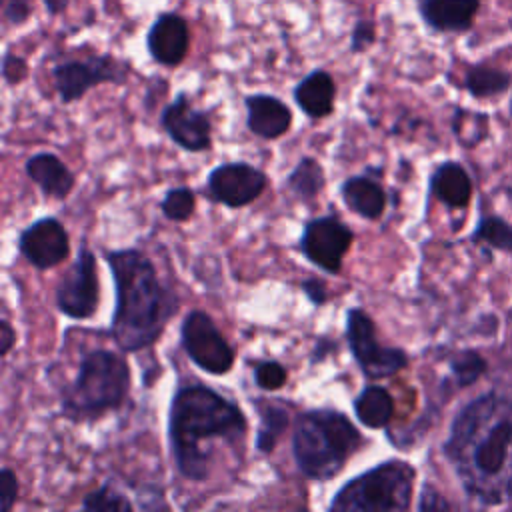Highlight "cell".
<instances>
[{
	"mask_svg": "<svg viewBox=\"0 0 512 512\" xmlns=\"http://www.w3.org/2000/svg\"><path fill=\"white\" fill-rule=\"evenodd\" d=\"M336 100V82L326 70H312L294 86V102L312 120L332 114Z\"/></svg>",
	"mask_w": 512,
	"mask_h": 512,
	"instance_id": "obj_18",
	"label": "cell"
},
{
	"mask_svg": "<svg viewBox=\"0 0 512 512\" xmlns=\"http://www.w3.org/2000/svg\"><path fill=\"white\" fill-rule=\"evenodd\" d=\"M326 186V172L312 156H302L286 178V188L302 202H312Z\"/></svg>",
	"mask_w": 512,
	"mask_h": 512,
	"instance_id": "obj_24",
	"label": "cell"
},
{
	"mask_svg": "<svg viewBox=\"0 0 512 512\" xmlns=\"http://www.w3.org/2000/svg\"><path fill=\"white\" fill-rule=\"evenodd\" d=\"M42 2H44L46 10H48L50 14H60V12H64L66 6L70 4V0H42Z\"/></svg>",
	"mask_w": 512,
	"mask_h": 512,
	"instance_id": "obj_38",
	"label": "cell"
},
{
	"mask_svg": "<svg viewBox=\"0 0 512 512\" xmlns=\"http://www.w3.org/2000/svg\"><path fill=\"white\" fill-rule=\"evenodd\" d=\"M244 106L248 130L262 140H276L292 126V110L272 94H250Z\"/></svg>",
	"mask_w": 512,
	"mask_h": 512,
	"instance_id": "obj_16",
	"label": "cell"
},
{
	"mask_svg": "<svg viewBox=\"0 0 512 512\" xmlns=\"http://www.w3.org/2000/svg\"><path fill=\"white\" fill-rule=\"evenodd\" d=\"M354 232L336 214L310 218L300 234V250L308 262L328 274H340Z\"/></svg>",
	"mask_w": 512,
	"mask_h": 512,
	"instance_id": "obj_11",
	"label": "cell"
},
{
	"mask_svg": "<svg viewBox=\"0 0 512 512\" xmlns=\"http://www.w3.org/2000/svg\"><path fill=\"white\" fill-rule=\"evenodd\" d=\"M254 406L258 412V430H256L254 444L258 452L270 454L274 452L282 434L288 430L290 414L282 402L268 400V398H256Z\"/></svg>",
	"mask_w": 512,
	"mask_h": 512,
	"instance_id": "obj_22",
	"label": "cell"
},
{
	"mask_svg": "<svg viewBox=\"0 0 512 512\" xmlns=\"http://www.w3.org/2000/svg\"><path fill=\"white\" fill-rule=\"evenodd\" d=\"M100 304V280L96 256L82 242L74 264L56 286V308L72 320H88Z\"/></svg>",
	"mask_w": 512,
	"mask_h": 512,
	"instance_id": "obj_10",
	"label": "cell"
},
{
	"mask_svg": "<svg viewBox=\"0 0 512 512\" xmlns=\"http://www.w3.org/2000/svg\"><path fill=\"white\" fill-rule=\"evenodd\" d=\"M18 250L36 270H48L70 256V236L58 218L44 216L20 232Z\"/></svg>",
	"mask_w": 512,
	"mask_h": 512,
	"instance_id": "obj_14",
	"label": "cell"
},
{
	"mask_svg": "<svg viewBox=\"0 0 512 512\" xmlns=\"http://www.w3.org/2000/svg\"><path fill=\"white\" fill-rule=\"evenodd\" d=\"M146 46L154 62L168 68L178 66L186 58L190 46V30L186 20L174 12L160 14L148 30Z\"/></svg>",
	"mask_w": 512,
	"mask_h": 512,
	"instance_id": "obj_15",
	"label": "cell"
},
{
	"mask_svg": "<svg viewBox=\"0 0 512 512\" xmlns=\"http://www.w3.org/2000/svg\"><path fill=\"white\" fill-rule=\"evenodd\" d=\"M478 6V0H420V14L438 32H464L472 26Z\"/></svg>",
	"mask_w": 512,
	"mask_h": 512,
	"instance_id": "obj_20",
	"label": "cell"
},
{
	"mask_svg": "<svg viewBox=\"0 0 512 512\" xmlns=\"http://www.w3.org/2000/svg\"><path fill=\"white\" fill-rule=\"evenodd\" d=\"M114 280V312L110 334L122 352H140L158 342L178 312V296L166 288L154 262L138 248L104 254Z\"/></svg>",
	"mask_w": 512,
	"mask_h": 512,
	"instance_id": "obj_2",
	"label": "cell"
},
{
	"mask_svg": "<svg viewBox=\"0 0 512 512\" xmlns=\"http://www.w3.org/2000/svg\"><path fill=\"white\" fill-rule=\"evenodd\" d=\"M196 210V192L188 186L168 188L160 200V212L170 222H186Z\"/></svg>",
	"mask_w": 512,
	"mask_h": 512,
	"instance_id": "obj_26",
	"label": "cell"
},
{
	"mask_svg": "<svg viewBox=\"0 0 512 512\" xmlns=\"http://www.w3.org/2000/svg\"><path fill=\"white\" fill-rule=\"evenodd\" d=\"M268 186L266 174L248 162H226L216 166L204 186V194L226 208L252 204Z\"/></svg>",
	"mask_w": 512,
	"mask_h": 512,
	"instance_id": "obj_12",
	"label": "cell"
},
{
	"mask_svg": "<svg viewBox=\"0 0 512 512\" xmlns=\"http://www.w3.org/2000/svg\"><path fill=\"white\" fill-rule=\"evenodd\" d=\"M26 74H28V66H26L24 58L6 52L4 58H2V76H4V80L8 84H18L26 78Z\"/></svg>",
	"mask_w": 512,
	"mask_h": 512,
	"instance_id": "obj_33",
	"label": "cell"
},
{
	"mask_svg": "<svg viewBox=\"0 0 512 512\" xmlns=\"http://www.w3.org/2000/svg\"><path fill=\"white\" fill-rule=\"evenodd\" d=\"M26 176L42 190L44 196L54 200H64L74 184V172L64 164V160L52 152L32 154L24 164Z\"/></svg>",
	"mask_w": 512,
	"mask_h": 512,
	"instance_id": "obj_17",
	"label": "cell"
},
{
	"mask_svg": "<svg viewBox=\"0 0 512 512\" xmlns=\"http://www.w3.org/2000/svg\"><path fill=\"white\" fill-rule=\"evenodd\" d=\"M464 84L476 98H484L506 90V86L510 84V76L490 66H474L468 70Z\"/></svg>",
	"mask_w": 512,
	"mask_h": 512,
	"instance_id": "obj_25",
	"label": "cell"
},
{
	"mask_svg": "<svg viewBox=\"0 0 512 512\" xmlns=\"http://www.w3.org/2000/svg\"><path fill=\"white\" fill-rule=\"evenodd\" d=\"M130 384L132 372L122 354L90 350L80 358L74 380L62 388V414L72 422L96 420L128 400Z\"/></svg>",
	"mask_w": 512,
	"mask_h": 512,
	"instance_id": "obj_5",
	"label": "cell"
},
{
	"mask_svg": "<svg viewBox=\"0 0 512 512\" xmlns=\"http://www.w3.org/2000/svg\"><path fill=\"white\" fill-rule=\"evenodd\" d=\"M376 40V28L370 20H358L350 34V50L360 54Z\"/></svg>",
	"mask_w": 512,
	"mask_h": 512,
	"instance_id": "obj_32",
	"label": "cell"
},
{
	"mask_svg": "<svg viewBox=\"0 0 512 512\" xmlns=\"http://www.w3.org/2000/svg\"><path fill=\"white\" fill-rule=\"evenodd\" d=\"M510 110H512V104H510Z\"/></svg>",
	"mask_w": 512,
	"mask_h": 512,
	"instance_id": "obj_40",
	"label": "cell"
},
{
	"mask_svg": "<svg viewBox=\"0 0 512 512\" xmlns=\"http://www.w3.org/2000/svg\"><path fill=\"white\" fill-rule=\"evenodd\" d=\"M450 368H452V374H454L456 382L460 386H468L484 372L486 364L476 352L466 350V352H460L456 358H452Z\"/></svg>",
	"mask_w": 512,
	"mask_h": 512,
	"instance_id": "obj_30",
	"label": "cell"
},
{
	"mask_svg": "<svg viewBox=\"0 0 512 512\" xmlns=\"http://www.w3.org/2000/svg\"><path fill=\"white\" fill-rule=\"evenodd\" d=\"M466 492L482 504L512 496V398L486 394L464 406L444 442Z\"/></svg>",
	"mask_w": 512,
	"mask_h": 512,
	"instance_id": "obj_1",
	"label": "cell"
},
{
	"mask_svg": "<svg viewBox=\"0 0 512 512\" xmlns=\"http://www.w3.org/2000/svg\"><path fill=\"white\" fill-rule=\"evenodd\" d=\"M508 200H510V204H512V182L508 184Z\"/></svg>",
	"mask_w": 512,
	"mask_h": 512,
	"instance_id": "obj_39",
	"label": "cell"
},
{
	"mask_svg": "<svg viewBox=\"0 0 512 512\" xmlns=\"http://www.w3.org/2000/svg\"><path fill=\"white\" fill-rule=\"evenodd\" d=\"M414 468L404 460H386L348 480L328 510L338 512H402L410 508Z\"/></svg>",
	"mask_w": 512,
	"mask_h": 512,
	"instance_id": "obj_6",
	"label": "cell"
},
{
	"mask_svg": "<svg viewBox=\"0 0 512 512\" xmlns=\"http://www.w3.org/2000/svg\"><path fill=\"white\" fill-rule=\"evenodd\" d=\"M54 88L64 104L80 100L90 88L98 84H124L128 78V64L112 54L88 56L86 60H66L52 68Z\"/></svg>",
	"mask_w": 512,
	"mask_h": 512,
	"instance_id": "obj_9",
	"label": "cell"
},
{
	"mask_svg": "<svg viewBox=\"0 0 512 512\" xmlns=\"http://www.w3.org/2000/svg\"><path fill=\"white\" fill-rule=\"evenodd\" d=\"M300 288H302L304 296H306L314 306L326 304V300H328V288H326V282H324V280L312 276V278L302 280Z\"/></svg>",
	"mask_w": 512,
	"mask_h": 512,
	"instance_id": "obj_34",
	"label": "cell"
},
{
	"mask_svg": "<svg viewBox=\"0 0 512 512\" xmlns=\"http://www.w3.org/2000/svg\"><path fill=\"white\" fill-rule=\"evenodd\" d=\"M14 344H16V332H14L12 324L6 318H2L0 320V356L2 358L8 356V352L14 348Z\"/></svg>",
	"mask_w": 512,
	"mask_h": 512,
	"instance_id": "obj_36",
	"label": "cell"
},
{
	"mask_svg": "<svg viewBox=\"0 0 512 512\" xmlns=\"http://www.w3.org/2000/svg\"><path fill=\"white\" fill-rule=\"evenodd\" d=\"M346 340L354 362L368 380L394 376L408 366V356L402 348L382 346L376 336V324L362 308L346 310Z\"/></svg>",
	"mask_w": 512,
	"mask_h": 512,
	"instance_id": "obj_7",
	"label": "cell"
},
{
	"mask_svg": "<svg viewBox=\"0 0 512 512\" xmlns=\"http://www.w3.org/2000/svg\"><path fill=\"white\" fill-rule=\"evenodd\" d=\"M20 482L12 468L0 470V512H10L18 500Z\"/></svg>",
	"mask_w": 512,
	"mask_h": 512,
	"instance_id": "obj_31",
	"label": "cell"
},
{
	"mask_svg": "<svg viewBox=\"0 0 512 512\" xmlns=\"http://www.w3.org/2000/svg\"><path fill=\"white\" fill-rule=\"evenodd\" d=\"M474 240L486 242L494 248L506 250L512 254V226H508L500 218H484L474 232Z\"/></svg>",
	"mask_w": 512,
	"mask_h": 512,
	"instance_id": "obj_28",
	"label": "cell"
},
{
	"mask_svg": "<svg viewBox=\"0 0 512 512\" xmlns=\"http://www.w3.org/2000/svg\"><path fill=\"white\" fill-rule=\"evenodd\" d=\"M362 444L360 430L334 408L302 412L292 432L294 462L306 478L316 482H328L340 474Z\"/></svg>",
	"mask_w": 512,
	"mask_h": 512,
	"instance_id": "obj_4",
	"label": "cell"
},
{
	"mask_svg": "<svg viewBox=\"0 0 512 512\" xmlns=\"http://www.w3.org/2000/svg\"><path fill=\"white\" fill-rule=\"evenodd\" d=\"M160 126L168 138L186 152H204L212 146V122L208 112L194 108L184 92L162 108Z\"/></svg>",
	"mask_w": 512,
	"mask_h": 512,
	"instance_id": "obj_13",
	"label": "cell"
},
{
	"mask_svg": "<svg viewBox=\"0 0 512 512\" xmlns=\"http://www.w3.org/2000/svg\"><path fill=\"white\" fill-rule=\"evenodd\" d=\"M430 188L434 196L450 208H464L472 194L470 176L456 162L440 164L430 178Z\"/></svg>",
	"mask_w": 512,
	"mask_h": 512,
	"instance_id": "obj_21",
	"label": "cell"
},
{
	"mask_svg": "<svg viewBox=\"0 0 512 512\" xmlns=\"http://www.w3.org/2000/svg\"><path fill=\"white\" fill-rule=\"evenodd\" d=\"M288 380V370L278 360H260L254 366V382L260 390H280Z\"/></svg>",
	"mask_w": 512,
	"mask_h": 512,
	"instance_id": "obj_29",
	"label": "cell"
},
{
	"mask_svg": "<svg viewBox=\"0 0 512 512\" xmlns=\"http://www.w3.org/2000/svg\"><path fill=\"white\" fill-rule=\"evenodd\" d=\"M352 408L362 426L378 430L390 424L394 416V398L384 386L368 384L354 398Z\"/></svg>",
	"mask_w": 512,
	"mask_h": 512,
	"instance_id": "obj_23",
	"label": "cell"
},
{
	"mask_svg": "<svg viewBox=\"0 0 512 512\" xmlns=\"http://www.w3.org/2000/svg\"><path fill=\"white\" fill-rule=\"evenodd\" d=\"M248 430L244 410L204 384L180 386L168 410V440L176 470L182 478L204 482L210 474L212 440H242Z\"/></svg>",
	"mask_w": 512,
	"mask_h": 512,
	"instance_id": "obj_3",
	"label": "cell"
},
{
	"mask_svg": "<svg viewBox=\"0 0 512 512\" xmlns=\"http://www.w3.org/2000/svg\"><path fill=\"white\" fill-rule=\"evenodd\" d=\"M340 196L346 208L364 220H378L386 210V192L368 174L348 176L340 186Z\"/></svg>",
	"mask_w": 512,
	"mask_h": 512,
	"instance_id": "obj_19",
	"label": "cell"
},
{
	"mask_svg": "<svg viewBox=\"0 0 512 512\" xmlns=\"http://www.w3.org/2000/svg\"><path fill=\"white\" fill-rule=\"evenodd\" d=\"M4 16L10 24H22L30 16L28 0H8L4 6Z\"/></svg>",
	"mask_w": 512,
	"mask_h": 512,
	"instance_id": "obj_35",
	"label": "cell"
},
{
	"mask_svg": "<svg viewBox=\"0 0 512 512\" xmlns=\"http://www.w3.org/2000/svg\"><path fill=\"white\" fill-rule=\"evenodd\" d=\"M418 508H420V510H438V508H448V502L442 500L440 494H436L434 490H432V494H430V488H426V490L422 492V500H420Z\"/></svg>",
	"mask_w": 512,
	"mask_h": 512,
	"instance_id": "obj_37",
	"label": "cell"
},
{
	"mask_svg": "<svg viewBox=\"0 0 512 512\" xmlns=\"http://www.w3.org/2000/svg\"><path fill=\"white\" fill-rule=\"evenodd\" d=\"M80 506L82 510H92V512H116V510L130 512L134 508V504L110 484H102L100 488L88 492Z\"/></svg>",
	"mask_w": 512,
	"mask_h": 512,
	"instance_id": "obj_27",
	"label": "cell"
},
{
	"mask_svg": "<svg viewBox=\"0 0 512 512\" xmlns=\"http://www.w3.org/2000/svg\"><path fill=\"white\" fill-rule=\"evenodd\" d=\"M180 344L186 356L212 376L228 374L234 366V350L204 310H190L180 324Z\"/></svg>",
	"mask_w": 512,
	"mask_h": 512,
	"instance_id": "obj_8",
	"label": "cell"
}]
</instances>
